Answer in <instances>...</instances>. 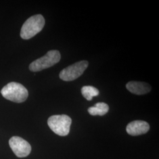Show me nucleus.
<instances>
[{
	"label": "nucleus",
	"mask_w": 159,
	"mask_h": 159,
	"mask_svg": "<svg viewBox=\"0 0 159 159\" xmlns=\"http://www.w3.org/2000/svg\"><path fill=\"white\" fill-rule=\"evenodd\" d=\"M2 96L13 102H23L29 96V91L24 85L16 82H11L1 90Z\"/></svg>",
	"instance_id": "nucleus-1"
},
{
	"label": "nucleus",
	"mask_w": 159,
	"mask_h": 159,
	"mask_svg": "<svg viewBox=\"0 0 159 159\" xmlns=\"http://www.w3.org/2000/svg\"><path fill=\"white\" fill-rule=\"evenodd\" d=\"M45 20L42 15L37 14L30 17L24 23L20 36L24 40H29L40 33L44 28Z\"/></svg>",
	"instance_id": "nucleus-2"
},
{
	"label": "nucleus",
	"mask_w": 159,
	"mask_h": 159,
	"mask_svg": "<svg viewBox=\"0 0 159 159\" xmlns=\"http://www.w3.org/2000/svg\"><path fill=\"white\" fill-rule=\"evenodd\" d=\"M71 119L67 115H54L47 121L48 125L51 130L60 136H66L69 134Z\"/></svg>",
	"instance_id": "nucleus-3"
},
{
	"label": "nucleus",
	"mask_w": 159,
	"mask_h": 159,
	"mask_svg": "<svg viewBox=\"0 0 159 159\" xmlns=\"http://www.w3.org/2000/svg\"><path fill=\"white\" fill-rule=\"evenodd\" d=\"M61 59V54L57 50H50L43 57L38 58L31 63L29 68L31 71H40L51 67L58 63Z\"/></svg>",
	"instance_id": "nucleus-4"
},
{
	"label": "nucleus",
	"mask_w": 159,
	"mask_h": 159,
	"mask_svg": "<svg viewBox=\"0 0 159 159\" xmlns=\"http://www.w3.org/2000/svg\"><path fill=\"white\" fill-rule=\"evenodd\" d=\"M88 66L89 63L85 60L74 63L63 69L59 74V77L63 81H73L83 74Z\"/></svg>",
	"instance_id": "nucleus-5"
},
{
	"label": "nucleus",
	"mask_w": 159,
	"mask_h": 159,
	"mask_svg": "<svg viewBox=\"0 0 159 159\" xmlns=\"http://www.w3.org/2000/svg\"><path fill=\"white\" fill-rule=\"evenodd\" d=\"M9 145L14 154L20 158L28 156L31 151L29 143L20 137H11L9 140Z\"/></svg>",
	"instance_id": "nucleus-6"
},
{
	"label": "nucleus",
	"mask_w": 159,
	"mask_h": 159,
	"mask_svg": "<svg viewBox=\"0 0 159 159\" xmlns=\"http://www.w3.org/2000/svg\"><path fill=\"white\" fill-rule=\"evenodd\" d=\"M150 125L146 121L135 120L130 122L126 127L127 133L131 136H136L148 133Z\"/></svg>",
	"instance_id": "nucleus-7"
},
{
	"label": "nucleus",
	"mask_w": 159,
	"mask_h": 159,
	"mask_svg": "<svg viewBox=\"0 0 159 159\" xmlns=\"http://www.w3.org/2000/svg\"><path fill=\"white\" fill-rule=\"evenodd\" d=\"M126 88L133 94L143 95L149 93L152 90L151 86L148 83L140 81H130L126 84Z\"/></svg>",
	"instance_id": "nucleus-8"
},
{
	"label": "nucleus",
	"mask_w": 159,
	"mask_h": 159,
	"mask_svg": "<svg viewBox=\"0 0 159 159\" xmlns=\"http://www.w3.org/2000/svg\"><path fill=\"white\" fill-rule=\"evenodd\" d=\"M109 110L108 105L105 102H97L94 106L88 108V112L91 116H104Z\"/></svg>",
	"instance_id": "nucleus-9"
},
{
	"label": "nucleus",
	"mask_w": 159,
	"mask_h": 159,
	"mask_svg": "<svg viewBox=\"0 0 159 159\" xmlns=\"http://www.w3.org/2000/svg\"><path fill=\"white\" fill-rule=\"evenodd\" d=\"M81 94L86 100L90 101L93 97L98 96L99 91L96 87L90 85H87L82 87Z\"/></svg>",
	"instance_id": "nucleus-10"
}]
</instances>
